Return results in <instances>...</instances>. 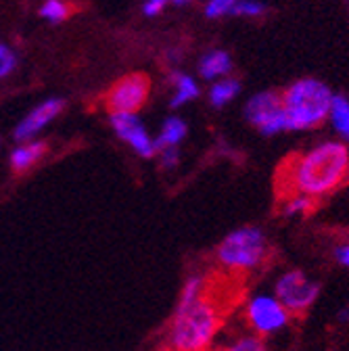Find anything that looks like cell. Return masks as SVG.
Wrapping results in <instances>:
<instances>
[{
  "instance_id": "obj_1",
  "label": "cell",
  "mask_w": 349,
  "mask_h": 351,
  "mask_svg": "<svg viewBox=\"0 0 349 351\" xmlns=\"http://www.w3.org/2000/svg\"><path fill=\"white\" fill-rule=\"evenodd\" d=\"M287 193L320 199L337 191L349 178V149L339 141H324L287 163Z\"/></svg>"
},
{
  "instance_id": "obj_2",
  "label": "cell",
  "mask_w": 349,
  "mask_h": 351,
  "mask_svg": "<svg viewBox=\"0 0 349 351\" xmlns=\"http://www.w3.org/2000/svg\"><path fill=\"white\" fill-rule=\"evenodd\" d=\"M222 318L224 314L211 297L209 285L195 299H178L167 330L169 351H209L222 328Z\"/></svg>"
},
{
  "instance_id": "obj_3",
  "label": "cell",
  "mask_w": 349,
  "mask_h": 351,
  "mask_svg": "<svg viewBox=\"0 0 349 351\" xmlns=\"http://www.w3.org/2000/svg\"><path fill=\"white\" fill-rule=\"evenodd\" d=\"M280 101L287 117V130L301 132L318 128L328 119L333 93L324 82L305 77L291 84Z\"/></svg>"
},
{
  "instance_id": "obj_4",
  "label": "cell",
  "mask_w": 349,
  "mask_h": 351,
  "mask_svg": "<svg viewBox=\"0 0 349 351\" xmlns=\"http://www.w3.org/2000/svg\"><path fill=\"white\" fill-rule=\"evenodd\" d=\"M268 257L266 234L257 226H243L232 230L217 245V261L226 270L249 272L259 268Z\"/></svg>"
},
{
  "instance_id": "obj_5",
  "label": "cell",
  "mask_w": 349,
  "mask_h": 351,
  "mask_svg": "<svg viewBox=\"0 0 349 351\" xmlns=\"http://www.w3.org/2000/svg\"><path fill=\"white\" fill-rule=\"evenodd\" d=\"M272 295L282 303L289 314H303L316 303L320 285L301 270H289L276 278Z\"/></svg>"
},
{
  "instance_id": "obj_6",
  "label": "cell",
  "mask_w": 349,
  "mask_h": 351,
  "mask_svg": "<svg viewBox=\"0 0 349 351\" xmlns=\"http://www.w3.org/2000/svg\"><path fill=\"white\" fill-rule=\"evenodd\" d=\"M245 318L251 330L264 339L280 332L289 324L291 314L272 293H257L245 305Z\"/></svg>"
},
{
  "instance_id": "obj_7",
  "label": "cell",
  "mask_w": 349,
  "mask_h": 351,
  "mask_svg": "<svg viewBox=\"0 0 349 351\" xmlns=\"http://www.w3.org/2000/svg\"><path fill=\"white\" fill-rule=\"evenodd\" d=\"M151 93V82L143 73H130L113 84L107 93V109L111 113H139Z\"/></svg>"
},
{
  "instance_id": "obj_8",
  "label": "cell",
  "mask_w": 349,
  "mask_h": 351,
  "mask_svg": "<svg viewBox=\"0 0 349 351\" xmlns=\"http://www.w3.org/2000/svg\"><path fill=\"white\" fill-rule=\"evenodd\" d=\"M245 115L249 123L255 125L266 136H274L287 130L282 101L276 93H259L253 99H249L245 107Z\"/></svg>"
},
{
  "instance_id": "obj_9",
  "label": "cell",
  "mask_w": 349,
  "mask_h": 351,
  "mask_svg": "<svg viewBox=\"0 0 349 351\" xmlns=\"http://www.w3.org/2000/svg\"><path fill=\"white\" fill-rule=\"evenodd\" d=\"M111 128L125 145H130V149H132L136 155L151 159L157 153V145L149 136V132L143 125V121L139 119V115H134V113H111Z\"/></svg>"
},
{
  "instance_id": "obj_10",
  "label": "cell",
  "mask_w": 349,
  "mask_h": 351,
  "mask_svg": "<svg viewBox=\"0 0 349 351\" xmlns=\"http://www.w3.org/2000/svg\"><path fill=\"white\" fill-rule=\"evenodd\" d=\"M63 111V101L61 99H49L36 109H32L15 128V138L19 143H29L36 141L38 132L45 130L59 113Z\"/></svg>"
},
{
  "instance_id": "obj_11",
  "label": "cell",
  "mask_w": 349,
  "mask_h": 351,
  "mask_svg": "<svg viewBox=\"0 0 349 351\" xmlns=\"http://www.w3.org/2000/svg\"><path fill=\"white\" fill-rule=\"evenodd\" d=\"M47 153V145L40 141H29V143H19L17 149L11 153V167L15 171H27L32 169Z\"/></svg>"
},
{
  "instance_id": "obj_12",
  "label": "cell",
  "mask_w": 349,
  "mask_h": 351,
  "mask_svg": "<svg viewBox=\"0 0 349 351\" xmlns=\"http://www.w3.org/2000/svg\"><path fill=\"white\" fill-rule=\"evenodd\" d=\"M186 121H182L180 117H167L159 130V136L155 141L157 151L161 149H169V147H178L184 138H186Z\"/></svg>"
},
{
  "instance_id": "obj_13",
  "label": "cell",
  "mask_w": 349,
  "mask_h": 351,
  "mask_svg": "<svg viewBox=\"0 0 349 351\" xmlns=\"http://www.w3.org/2000/svg\"><path fill=\"white\" fill-rule=\"evenodd\" d=\"M230 67H232V61H230L228 53H224V51H211V53H207L201 59L199 73L205 80H222L230 71Z\"/></svg>"
},
{
  "instance_id": "obj_14",
  "label": "cell",
  "mask_w": 349,
  "mask_h": 351,
  "mask_svg": "<svg viewBox=\"0 0 349 351\" xmlns=\"http://www.w3.org/2000/svg\"><path fill=\"white\" fill-rule=\"evenodd\" d=\"M171 84H173V90H176V93H173V99L169 101L171 109H178V107H182V105H186V103H191V101H195L199 97L197 82L186 73H173Z\"/></svg>"
},
{
  "instance_id": "obj_15",
  "label": "cell",
  "mask_w": 349,
  "mask_h": 351,
  "mask_svg": "<svg viewBox=\"0 0 349 351\" xmlns=\"http://www.w3.org/2000/svg\"><path fill=\"white\" fill-rule=\"evenodd\" d=\"M328 119H330L333 128L337 130V134L343 141H349V99H345L341 95H333Z\"/></svg>"
},
{
  "instance_id": "obj_16",
  "label": "cell",
  "mask_w": 349,
  "mask_h": 351,
  "mask_svg": "<svg viewBox=\"0 0 349 351\" xmlns=\"http://www.w3.org/2000/svg\"><path fill=\"white\" fill-rule=\"evenodd\" d=\"M241 93V84L232 77H222L220 82H215L209 90V101L213 107H224L228 103H232L237 99V95Z\"/></svg>"
},
{
  "instance_id": "obj_17",
  "label": "cell",
  "mask_w": 349,
  "mask_h": 351,
  "mask_svg": "<svg viewBox=\"0 0 349 351\" xmlns=\"http://www.w3.org/2000/svg\"><path fill=\"white\" fill-rule=\"evenodd\" d=\"M314 205H316V201L310 197L299 195V193H287L282 197V215H287V217L308 215L314 209Z\"/></svg>"
},
{
  "instance_id": "obj_18",
  "label": "cell",
  "mask_w": 349,
  "mask_h": 351,
  "mask_svg": "<svg viewBox=\"0 0 349 351\" xmlns=\"http://www.w3.org/2000/svg\"><path fill=\"white\" fill-rule=\"evenodd\" d=\"M222 351H268V345L257 335H243L230 341Z\"/></svg>"
},
{
  "instance_id": "obj_19",
  "label": "cell",
  "mask_w": 349,
  "mask_h": 351,
  "mask_svg": "<svg viewBox=\"0 0 349 351\" xmlns=\"http://www.w3.org/2000/svg\"><path fill=\"white\" fill-rule=\"evenodd\" d=\"M40 15L45 17L47 21L59 23V21L67 19V15H69V7L63 3V0H47V3L40 7Z\"/></svg>"
},
{
  "instance_id": "obj_20",
  "label": "cell",
  "mask_w": 349,
  "mask_h": 351,
  "mask_svg": "<svg viewBox=\"0 0 349 351\" xmlns=\"http://www.w3.org/2000/svg\"><path fill=\"white\" fill-rule=\"evenodd\" d=\"M239 0H209L207 7H205V15L209 19H215V17H222L226 13H232L234 5Z\"/></svg>"
},
{
  "instance_id": "obj_21",
  "label": "cell",
  "mask_w": 349,
  "mask_h": 351,
  "mask_svg": "<svg viewBox=\"0 0 349 351\" xmlns=\"http://www.w3.org/2000/svg\"><path fill=\"white\" fill-rule=\"evenodd\" d=\"M261 13H264V5L257 3V0H239L232 9V15H239V17H255Z\"/></svg>"
},
{
  "instance_id": "obj_22",
  "label": "cell",
  "mask_w": 349,
  "mask_h": 351,
  "mask_svg": "<svg viewBox=\"0 0 349 351\" xmlns=\"http://www.w3.org/2000/svg\"><path fill=\"white\" fill-rule=\"evenodd\" d=\"M15 65H17L15 53L9 47H5V44H0V77H7L15 69Z\"/></svg>"
},
{
  "instance_id": "obj_23",
  "label": "cell",
  "mask_w": 349,
  "mask_h": 351,
  "mask_svg": "<svg viewBox=\"0 0 349 351\" xmlns=\"http://www.w3.org/2000/svg\"><path fill=\"white\" fill-rule=\"evenodd\" d=\"M159 153H161V165H163L165 169H173V167L178 165V161H180V153H178V149H176V147L161 149Z\"/></svg>"
},
{
  "instance_id": "obj_24",
  "label": "cell",
  "mask_w": 349,
  "mask_h": 351,
  "mask_svg": "<svg viewBox=\"0 0 349 351\" xmlns=\"http://www.w3.org/2000/svg\"><path fill=\"white\" fill-rule=\"evenodd\" d=\"M335 259L341 263L343 268H347V270H349V241H347V243H343V245H339V247L335 249Z\"/></svg>"
},
{
  "instance_id": "obj_25",
  "label": "cell",
  "mask_w": 349,
  "mask_h": 351,
  "mask_svg": "<svg viewBox=\"0 0 349 351\" xmlns=\"http://www.w3.org/2000/svg\"><path fill=\"white\" fill-rule=\"evenodd\" d=\"M169 3V0H147L145 3V15H149V17H153V15H157L165 5Z\"/></svg>"
},
{
  "instance_id": "obj_26",
  "label": "cell",
  "mask_w": 349,
  "mask_h": 351,
  "mask_svg": "<svg viewBox=\"0 0 349 351\" xmlns=\"http://www.w3.org/2000/svg\"><path fill=\"white\" fill-rule=\"evenodd\" d=\"M176 5H184V3H189V0H173Z\"/></svg>"
}]
</instances>
